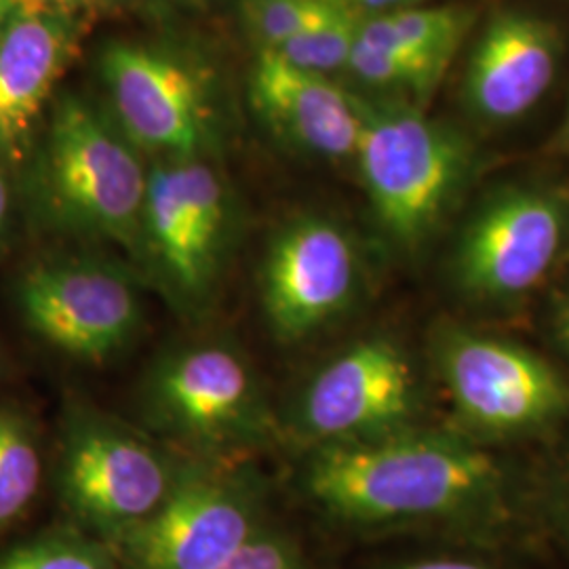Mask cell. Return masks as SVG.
I'll return each instance as SVG.
<instances>
[{
    "instance_id": "obj_1",
    "label": "cell",
    "mask_w": 569,
    "mask_h": 569,
    "mask_svg": "<svg viewBox=\"0 0 569 569\" xmlns=\"http://www.w3.org/2000/svg\"><path fill=\"white\" fill-rule=\"evenodd\" d=\"M302 483L350 526L481 523L509 509L512 481L486 446L420 425L366 441L312 448Z\"/></svg>"
},
{
    "instance_id": "obj_2",
    "label": "cell",
    "mask_w": 569,
    "mask_h": 569,
    "mask_svg": "<svg viewBox=\"0 0 569 569\" xmlns=\"http://www.w3.org/2000/svg\"><path fill=\"white\" fill-rule=\"evenodd\" d=\"M352 98L361 121L355 159L373 220L392 249L416 258L467 197L477 150L416 103Z\"/></svg>"
},
{
    "instance_id": "obj_3",
    "label": "cell",
    "mask_w": 569,
    "mask_h": 569,
    "mask_svg": "<svg viewBox=\"0 0 569 569\" xmlns=\"http://www.w3.org/2000/svg\"><path fill=\"white\" fill-rule=\"evenodd\" d=\"M428 361L453 430L475 443L538 439L569 420L566 373L517 340L448 319L430 331Z\"/></svg>"
},
{
    "instance_id": "obj_4",
    "label": "cell",
    "mask_w": 569,
    "mask_h": 569,
    "mask_svg": "<svg viewBox=\"0 0 569 569\" xmlns=\"http://www.w3.org/2000/svg\"><path fill=\"white\" fill-rule=\"evenodd\" d=\"M568 253L569 194L549 183H502L460 226L449 284L470 308L507 310L549 283Z\"/></svg>"
},
{
    "instance_id": "obj_5",
    "label": "cell",
    "mask_w": 569,
    "mask_h": 569,
    "mask_svg": "<svg viewBox=\"0 0 569 569\" xmlns=\"http://www.w3.org/2000/svg\"><path fill=\"white\" fill-rule=\"evenodd\" d=\"M42 182L63 224L142 249L148 167L138 148L79 98L66 96L53 108Z\"/></svg>"
},
{
    "instance_id": "obj_6",
    "label": "cell",
    "mask_w": 569,
    "mask_h": 569,
    "mask_svg": "<svg viewBox=\"0 0 569 569\" xmlns=\"http://www.w3.org/2000/svg\"><path fill=\"white\" fill-rule=\"evenodd\" d=\"M420 376L403 345L385 333L342 348L308 380L296 425L312 448L342 446L416 427Z\"/></svg>"
},
{
    "instance_id": "obj_7",
    "label": "cell",
    "mask_w": 569,
    "mask_h": 569,
    "mask_svg": "<svg viewBox=\"0 0 569 569\" xmlns=\"http://www.w3.org/2000/svg\"><path fill=\"white\" fill-rule=\"evenodd\" d=\"M226 232V186L211 164L188 157L161 159L148 169L142 249L186 305H201L211 293Z\"/></svg>"
},
{
    "instance_id": "obj_8",
    "label": "cell",
    "mask_w": 569,
    "mask_h": 569,
    "mask_svg": "<svg viewBox=\"0 0 569 569\" xmlns=\"http://www.w3.org/2000/svg\"><path fill=\"white\" fill-rule=\"evenodd\" d=\"M146 407L167 432L209 448L253 441L268 428L256 373L224 345L186 346L167 355L150 371Z\"/></svg>"
},
{
    "instance_id": "obj_9",
    "label": "cell",
    "mask_w": 569,
    "mask_h": 569,
    "mask_svg": "<svg viewBox=\"0 0 569 569\" xmlns=\"http://www.w3.org/2000/svg\"><path fill=\"white\" fill-rule=\"evenodd\" d=\"M176 477L138 432L96 411L72 418L61 453V489L74 512L119 536L161 507Z\"/></svg>"
},
{
    "instance_id": "obj_10",
    "label": "cell",
    "mask_w": 569,
    "mask_h": 569,
    "mask_svg": "<svg viewBox=\"0 0 569 569\" xmlns=\"http://www.w3.org/2000/svg\"><path fill=\"white\" fill-rule=\"evenodd\" d=\"M21 315L44 342L89 363L129 345L142 321L136 287L96 260H51L26 272L18 287Z\"/></svg>"
},
{
    "instance_id": "obj_11",
    "label": "cell",
    "mask_w": 569,
    "mask_h": 569,
    "mask_svg": "<svg viewBox=\"0 0 569 569\" xmlns=\"http://www.w3.org/2000/svg\"><path fill=\"white\" fill-rule=\"evenodd\" d=\"M359 287V249L342 226L323 216L291 220L266 253L262 305L281 342H302L340 319Z\"/></svg>"
},
{
    "instance_id": "obj_12",
    "label": "cell",
    "mask_w": 569,
    "mask_h": 569,
    "mask_svg": "<svg viewBox=\"0 0 569 569\" xmlns=\"http://www.w3.org/2000/svg\"><path fill=\"white\" fill-rule=\"evenodd\" d=\"M100 72L121 133L161 159L201 157L211 133L203 79L178 56L140 42H110Z\"/></svg>"
},
{
    "instance_id": "obj_13",
    "label": "cell",
    "mask_w": 569,
    "mask_h": 569,
    "mask_svg": "<svg viewBox=\"0 0 569 569\" xmlns=\"http://www.w3.org/2000/svg\"><path fill=\"white\" fill-rule=\"evenodd\" d=\"M253 533L249 489L197 475L178 479L161 507L121 538L138 569H220Z\"/></svg>"
},
{
    "instance_id": "obj_14",
    "label": "cell",
    "mask_w": 569,
    "mask_h": 569,
    "mask_svg": "<svg viewBox=\"0 0 569 569\" xmlns=\"http://www.w3.org/2000/svg\"><path fill=\"white\" fill-rule=\"evenodd\" d=\"M561 53L563 39L552 21L517 9L493 13L467 61L468 114L488 127L519 121L549 91Z\"/></svg>"
},
{
    "instance_id": "obj_15",
    "label": "cell",
    "mask_w": 569,
    "mask_h": 569,
    "mask_svg": "<svg viewBox=\"0 0 569 569\" xmlns=\"http://www.w3.org/2000/svg\"><path fill=\"white\" fill-rule=\"evenodd\" d=\"M249 98L260 119L298 150L329 161L355 159L361 131L355 98L326 74L262 49L251 68Z\"/></svg>"
},
{
    "instance_id": "obj_16",
    "label": "cell",
    "mask_w": 569,
    "mask_h": 569,
    "mask_svg": "<svg viewBox=\"0 0 569 569\" xmlns=\"http://www.w3.org/2000/svg\"><path fill=\"white\" fill-rule=\"evenodd\" d=\"M81 18L18 13L0 34V161L16 163L81 41Z\"/></svg>"
},
{
    "instance_id": "obj_17",
    "label": "cell",
    "mask_w": 569,
    "mask_h": 569,
    "mask_svg": "<svg viewBox=\"0 0 569 569\" xmlns=\"http://www.w3.org/2000/svg\"><path fill=\"white\" fill-rule=\"evenodd\" d=\"M467 7H407L390 13L363 16L359 41L432 61L448 68L472 26Z\"/></svg>"
},
{
    "instance_id": "obj_18",
    "label": "cell",
    "mask_w": 569,
    "mask_h": 569,
    "mask_svg": "<svg viewBox=\"0 0 569 569\" xmlns=\"http://www.w3.org/2000/svg\"><path fill=\"white\" fill-rule=\"evenodd\" d=\"M346 70L367 87L388 93L390 100H403L420 108L446 72L432 61L411 58L359 39L352 47Z\"/></svg>"
},
{
    "instance_id": "obj_19",
    "label": "cell",
    "mask_w": 569,
    "mask_h": 569,
    "mask_svg": "<svg viewBox=\"0 0 569 569\" xmlns=\"http://www.w3.org/2000/svg\"><path fill=\"white\" fill-rule=\"evenodd\" d=\"M41 483V453L20 416L0 411V528L18 519Z\"/></svg>"
},
{
    "instance_id": "obj_20",
    "label": "cell",
    "mask_w": 569,
    "mask_h": 569,
    "mask_svg": "<svg viewBox=\"0 0 569 569\" xmlns=\"http://www.w3.org/2000/svg\"><path fill=\"white\" fill-rule=\"evenodd\" d=\"M361 20L363 16L333 0V7L321 20L272 51L298 68L327 77L329 72L346 68L359 37Z\"/></svg>"
},
{
    "instance_id": "obj_21",
    "label": "cell",
    "mask_w": 569,
    "mask_h": 569,
    "mask_svg": "<svg viewBox=\"0 0 569 569\" xmlns=\"http://www.w3.org/2000/svg\"><path fill=\"white\" fill-rule=\"evenodd\" d=\"M331 7L333 0H241V16L260 51H272L321 20Z\"/></svg>"
},
{
    "instance_id": "obj_22",
    "label": "cell",
    "mask_w": 569,
    "mask_h": 569,
    "mask_svg": "<svg viewBox=\"0 0 569 569\" xmlns=\"http://www.w3.org/2000/svg\"><path fill=\"white\" fill-rule=\"evenodd\" d=\"M0 569H112L110 559L89 540L58 536L9 552Z\"/></svg>"
},
{
    "instance_id": "obj_23",
    "label": "cell",
    "mask_w": 569,
    "mask_h": 569,
    "mask_svg": "<svg viewBox=\"0 0 569 569\" xmlns=\"http://www.w3.org/2000/svg\"><path fill=\"white\" fill-rule=\"evenodd\" d=\"M220 569H300V561L279 536L253 533Z\"/></svg>"
},
{
    "instance_id": "obj_24",
    "label": "cell",
    "mask_w": 569,
    "mask_h": 569,
    "mask_svg": "<svg viewBox=\"0 0 569 569\" xmlns=\"http://www.w3.org/2000/svg\"><path fill=\"white\" fill-rule=\"evenodd\" d=\"M542 500L549 512L552 526L569 545V446L542 475Z\"/></svg>"
},
{
    "instance_id": "obj_25",
    "label": "cell",
    "mask_w": 569,
    "mask_h": 569,
    "mask_svg": "<svg viewBox=\"0 0 569 569\" xmlns=\"http://www.w3.org/2000/svg\"><path fill=\"white\" fill-rule=\"evenodd\" d=\"M545 327L550 342L569 363V287H563L550 296L545 312Z\"/></svg>"
},
{
    "instance_id": "obj_26",
    "label": "cell",
    "mask_w": 569,
    "mask_h": 569,
    "mask_svg": "<svg viewBox=\"0 0 569 569\" xmlns=\"http://www.w3.org/2000/svg\"><path fill=\"white\" fill-rule=\"evenodd\" d=\"M98 0H16L18 13L26 16H68L81 18Z\"/></svg>"
},
{
    "instance_id": "obj_27",
    "label": "cell",
    "mask_w": 569,
    "mask_h": 569,
    "mask_svg": "<svg viewBox=\"0 0 569 569\" xmlns=\"http://www.w3.org/2000/svg\"><path fill=\"white\" fill-rule=\"evenodd\" d=\"M399 569H491L475 561L465 559H427V561H413Z\"/></svg>"
},
{
    "instance_id": "obj_28",
    "label": "cell",
    "mask_w": 569,
    "mask_h": 569,
    "mask_svg": "<svg viewBox=\"0 0 569 569\" xmlns=\"http://www.w3.org/2000/svg\"><path fill=\"white\" fill-rule=\"evenodd\" d=\"M9 207H11V188H9V180H7L4 163L0 161V237H2V230L7 224Z\"/></svg>"
},
{
    "instance_id": "obj_29",
    "label": "cell",
    "mask_w": 569,
    "mask_h": 569,
    "mask_svg": "<svg viewBox=\"0 0 569 569\" xmlns=\"http://www.w3.org/2000/svg\"><path fill=\"white\" fill-rule=\"evenodd\" d=\"M18 16L16 0H0V34L7 30V26Z\"/></svg>"
},
{
    "instance_id": "obj_30",
    "label": "cell",
    "mask_w": 569,
    "mask_h": 569,
    "mask_svg": "<svg viewBox=\"0 0 569 569\" xmlns=\"http://www.w3.org/2000/svg\"><path fill=\"white\" fill-rule=\"evenodd\" d=\"M557 150H561V152H566L569 154V106L568 112H566V119H563V124L559 127V131H557V138H555V143H552Z\"/></svg>"
}]
</instances>
